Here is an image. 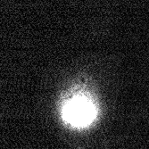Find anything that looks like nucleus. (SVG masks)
I'll return each instance as SVG.
<instances>
[{
	"label": "nucleus",
	"mask_w": 149,
	"mask_h": 149,
	"mask_svg": "<svg viewBox=\"0 0 149 149\" xmlns=\"http://www.w3.org/2000/svg\"><path fill=\"white\" fill-rule=\"evenodd\" d=\"M97 108L92 100L82 95H77L67 101L63 107V118L67 123L83 128L93 123L97 117Z\"/></svg>",
	"instance_id": "1"
}]
</instances>
